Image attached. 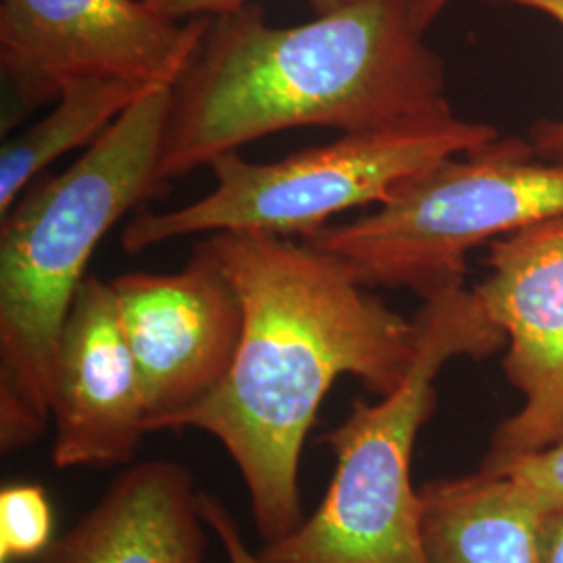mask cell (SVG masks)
<instances>
[{
	"label": "cell",
	"instance_id": "1",
	"mask_svg": "<svg viewBox=\"0 0 563 563\" xmlns=\"http://www.w3.org/2000/svg\"><path fill=\"white\" fill-rule=\"evenodd\" d=\"M207 244L241 295L234 363L181 418L222 443L246 484L263 543L301 526L299 465L330 388L353 376L384 397L413 362L418 328L309 242L216 232Z\"/></svg>",
	"mask_w": 563,
	"mask_h": 563
},
{
	"label": "cell",
	"instance_id": "2",
	"mask_svg": "<svg viewBox=\"0 0 563 563\" xmlns=\"http://www.w3.org/2000/svg\"><path fill=\"white\" fill-rule=\"evenodd\" d=\"M411 0H346L278 27L244 4L211 18L172 86L163 190L192 169L297 128L363 132L453 111L444 60L423 42Z\"/></svg>",
	"mask_w": 563,
	"mask_h": 563
},
{
	"label": "cell",
	"instance_id": "3",
	"mask_svg": "<svg viewBox=\"0 0 563 563\" xmlns=\"http://www.w3.org/2000/svg\"><path fill=\"white\" fill-rule=\"evenodd\" d=\"M172 88L146 92L65 172L32 181L0 223V449L53 422L60 334L92 253L121 218L163 190Z\"/></svg>",
	"mask_w": 563,
	"mask_h": 563
},
{
	"label": "cell",
	"instance_id": "4",
	"mask_svg": "<svg viewBox=\"0 0 563 563\" xmlns=\"http://www.w3.org/2000/svg\"><path fill=\"white\" fill-rule=\"evenodd\" d=\"M418 341L402 383L376 402H353L323 434L336 460L318 509L297 530L263 544V563H426L422 497L411 457L437 407V378L457 357L486 360L507 339L463 284L423 299Z\"/></svg>",
	"mask_w": 563,
	"mask_h": 563
},
{
	"label": "cell",
	"instance_id": "5",
	"mask_svg": "<svg viewBox=\"0 0 563 563\" xmlns=\"http://www.w3.org/2000/svg\"><path fill=\"white\" fill-rule=\"evenodd\" d=\"M563 216V163L497 139L401 181L374 211L301 239L341 260L367 288L428 299L460 286L472 249Z\"/></svg>",
	"mask_w": 563,
	"mask_h": 563
},
{
	"label": "cell",
	"instance_id": "6",
	"mask_svg": "<svg viewBox=\"0 0 563 563\" xmlns=\"http://www.w3.org/2000/svg\"><path fill=\"white\" fill-rule=\"evenodd\" d=\"M499 132L453 111L399 125L344 132L284 159L253 163L228 153L209 165L216 188L172 211L141 213L121 232L125 253L216 232L307 239L349 209L380 205L401 181Z\"/></svg>",
	"mask_w": 563,
	"mask_h": 563
},
{
	"label": "cell",
	"instance_id": "7",
	"mask_svg": "<svg viewBox=\"0 0 563 563\" xmlns=\"http://www.w3.org/2000/svg\"><path fill=\"white\" fill-rule=\"evenodd\" d=\"M209 21L169 20L144 0H0V67L20 111L81 80L172 88Z\"/></svg>",
	"mask_w": 563,
	"mask_h": 563
},
{
	"label": "cell",
	"instance_id": "8",
	"mask_svg": "<svg viewBox=\"0 0 563 563\" xmlns=\"http://www.w3.org/2000/svg\"><path fill=\"white\" fill-rule=\"evenodd\" d=\"M111 284L141 374L148 432L176 430L234 363L244 325L241 295L207 241L176 274L134 272Z\"/></svg>",
	"mask_w": 563,
	"mask_h": 563
},
{
	"label": "cell",
	"instance_id": "9",
	"mask_svg": "<svg viewBox=\"0 0 563 563\" xmlns=\"http://www.w3.org/2000/svg\"><path fill=\"white\" fill-rule=\"evenodd\" d=\"M488 276L472 288L507 339L504 372L520 409L493 432L478 470L563 443V216L488 244Z\"/></svg>",
	"mask_w": 563,
	"mask_h": 563
},
{
	"label": "cell",
	"instance_id": "10",
	"mask_svg": "<svg viewBox=\"0 0 563 563\" xmlns=\"http://www.w3.org/2000/svg\"><path fill=\"white\" fill-rule=\"evenodd\" d=\"M51 416L53 463L111 467L134 460L148 416L111 282L88 276L60 334Z\"/></svg>",
	"mask_w": 563,
	"mask_h": 563
},
{
	"label": "cell",
	"instance_id": "11",
	"mask_svg": "<svg viewBox=\"0 0 563 563\" xmlns=\"http://www.w3.org/2000/svg\"><path fill=\"white\" fill-rule=\"evenodd\" d=\"M195 476L178 462L134 463L34 563H207Z\"/></svg>",
	"mask_w": 563,
	"mask_h": 563
},
{
	"label": "cell",
	"instance_id": "12",
	"mask_svg": "<svg viewBox=\"0 0 563 563\" xmlns=\"http://www.w3.org/2000/svg\"><path fill=\"white\" fill-rule=\"evenodd\" d=\"M426 563H541V514L501 474L423 484Z\"/></svg>",
	"mask_w": 563,
	"mask_h": 563
},
{
	"label": "cell",
	"instance_id": "13",
	"mask_svg": "<svg viewBox=\"0 0 563 563\" xmlns=\"http://www.w3.org/2000/svg\"><path fill=\"white\" fill-rule=\"evenodd\" d=\"M163 86L139 81L81 80L67 86L38 123L2 144L0 151V218L38 180L51 163L90 146L146 92Z\"/></svg>",
	"mask_w": 563,
	"mask_h": 563
},
{
	"label": "cell",
	"instance_id": "14",
	"mask_svg": "<svg viewBox=\"0 0 563 563\" xmlns=\"http://www.w3.org/2000/svg\"><path fill=\"white\" fill-rule=\"evenodd\" d=\"M55 516L41 484L13 483L0 490V563L38 560L55 541Z\"/></svg>",
	"mask_w": 563,
	"mask_h": 563
},
{
	"label": "cell",
	"instance_id": "15",
	"mask_svg": "<svg viewBox=\"0 0 563 563\" xmlns=\"http://www.w3.org/2000/svg\"><path fill=\"white\" fill-rule=\"evenodd\" d=\"M486 474L505 476L523 501L541 516L563 511V443L528 453Z\"/></svg>",
	"mask_w": 563,
	"mask_h": 563
},
{
	"label": "cell",
	"instance_id": "16",
	"mask_svg": "<svg viewBox=\"0 0 563 563\" xmlns=\"http://www.w3.org/2000/svg\"><path fill=\"white\" fill-rule=\"evenodd\" d=\"M490 2L516 4L522 9L543 13L563 27V0H490ZM528 142L544 162L563 163V120L537 121L528 132Z\"/></svg>",
	"mask_w": 563,
	"mask_h": 563
},
{
	"label": "cell",
	"instance_id": "17",
	"mask_svg": "<svg viewBox=\"0 0 563 563\" xmlns=\"http://www.w3.org/2000/svg\"><path fill=\"white\" fill-rule=\"evenodd\" d=\"M202 514L209 530L222 544L228 563H263L260 553H255L242 537V530L230 509L216 497L202 493Z\"/></svg>",
	"mask_w": 563,
	"mask_h": 563
},
{
	"label": "cell",
	"instance_id": "18",
	"mask_svg": "<svg viewBox=\"0 0 563 563\" xmlns=\"http://www.w3.org/2000/svg\"><path fill=\"white\" fill-rule=\"evenodd\" d=\"M148 7L159 11L169 20H195V18H218L223 13L236 11L249 0H144ZM316 13H325L330 9L341 7L346 0H309Z\"/></svg>",
	"mask_w": 563,
	"mask_h": 563
},
{
	"label": "cell",
	"instance_id": "19",
	"mask_svg": "<svg viewBox=\"0 0 563 563\" xmlns=\"http://www.w3.org/2000/svg\"><path fill=\"white\" fill-rule=\"evenodd\" d=\"M539 549L541 563H563V511H553L541 518Z\"/></svg>",
	"mask_w": 563,
	"mask_h": 563
},
{
	"label": "cell",
	"instance_id": "20",
	"mask_svg": "<svg viewBox=\"0 0 563 563\" xmlns=\"http://www.w3.org/2000/svg\"><path fill=\"white\" fill-rule=\"evenodd\" d=\"M449 4L451 0H411V13L418 27L426 32Z\"/></svg>",
	"mask_w": 563,
	"mask_h": 563
}]
</instances>
